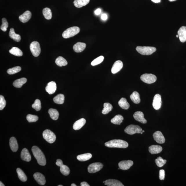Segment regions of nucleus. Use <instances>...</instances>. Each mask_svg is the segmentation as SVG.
I'll use <instances>...</instances> for the list:
<instances>
[{
    "instance_id": "obj_57",
    "label": "nucleus",
    "mask_w": 186,
    "mask_h": 186,
    "mask_svg": "<svg viewBox=\"0 0 186 186\" xmlns=\"http://www.w3.org/2000/svg\"><path fill=\"white\" fill-rule=\"evenodd\" d=\"M142 132H145V131L143 130V131H142Z\"/></svg>"
},
{
    "instance_id": "obj_7",
    "label": "nucleus",
    "mask_w": 186,
    "mask_h": 186,
    "mask_svg": "<svg viewBox=\"0 0 186 186\" xmlns=\"http://www.w3.org/2000/svg\"><path fill=\"white\" fill-rule=\"evenodd\" d=\"M30 49L32 55L35 57L39 55L41 52V47L39 43L34 41L31 43Z\"/></svg>"
},
{
    "instance_id": "obj_20",
    "label": "nucleus",
    "mask_w": 186,
    "mask_h": 186,
    "mask_svg": "<svg viewBox=\"0 0 186 186\" xmlns=\"http://www.w3.org/2000/svg\"><path fill=\"white\" fill-rule=\"evenodd\" d=\"M86 47V45L85 43L78 42L74 45L73 49L76 52H81L85 50Z\"/></svg>"
},
{
    "instance_id": "obj_58",
    "label": "nucleus",
    "mask_w": 186,
    "mask_h": 186,
    "mask_svg": "<svg viewBox=\"0 0 186 186\" xmlns=\"http://www.w3.org/2000/svg\"><path fill=\"white\" fill-rule=\"evenodd\" d=\"M58 186H63V185H58Z\"/></svg>"
},
{
    "instance_id": "obj_32",
    "label": "nucleus",
    "mask_w": 186,
    "mask_h": 186,
    "mask_svg": "<svg viewBox=\"0 0 186 186\" xmlns=\"http://www.w3.org/2000/svg\"><path fill=\"white\" fill-rule=\"evenodd\" d=\"M92 155L90 153L78 155L77 159L79 161H85L90 159L92 158Z\"/></svg>"
},
{
    "instance_id": "obj_6",
    "label": "nucleus",
    "mask_w": 186,
    "mask_h": 186,
    "mask_svg": "<svg viewBox=\"0 0 186 186\" xmlns=\"http://www.w3.org/2000/svg\"><path fill=\"white\" fill-rule=\"evenodd\" d=\"M142 131H143V129L139 126L133 125L128 126L125 130V132L126 133L130 135L140 134Z\"/></svg>"
},
{
    "instance_id": "obj_24",
    "label": "nucleus",
    "mask_w": 186,
    "mask_h": 186,
    "mask_svg": "<svg viewBox=\"0 0 186 186\" xmlns=\"http://www.w3.org/2000/svg\"><path fill=\"white\" fill-rule=\"evenodd\" d=\"M162 147L161 146L158 145H152L149 147V152L151 154H159L162 150Z\"/></svg>"
},
{
    "instance_id": "obj_55",
    "label": "nucleus",
    "mask_w": 186,
    "mask_h": 186,
    "mask_svg": "<svg viewBox=\"0 0 186 186\" xmlns=\"http://www.w3.org/2000/svg\"><path fill=\"white\" fill-rule=\"evenodd\" d=\"M176 37H179V36H178V34H177V35H176Z\"/></svg>"
},
{
    "instance_id": "obj_42",
    "label": "nucleus",
    "mask_w": 186,
    "mask_h": 186,
    "mask_svg": "<svg viewBox=\"0 0 186 186\" xmlns=\"http://www.w3.org/2000/svg\"><path fill=\"white\" fill-rule=\"evenodd\" d=\"M33 108L35 109L36 111H39L41 109V101L39 99L35 100L34 103L32 105Z\"/></svg>"
},
{
    "instance_id": "obj_56",
    "label": "nucleus",
    "mask_w": 186,
    "mask_h": 186,
    "mask_svg": "<svg viewBox=\"0 0 186 186\" xmlns=\"http://www.w3.org/2000/svg\"><path fill=\"white\" fill-rule=\"evenodd\" d=\"M143 132L142 131V132L141 133H140V134H143Z\"/></svg>"
},
{
    "instance_id": "obj_14",
    "label": "nucleus",
    "mask_w": 186,
    "mask_h": 186,
    "mask_svg": "<svg viewBox=\"0 0 186 186\" xmlns=\"http://www.w3.org/2000/svg\"><path fill=\"white\" fill-rule=\"evenodd\" d=\"M34 179L39 185H45L46 180L43 175L39 172L36 173L34 174Z\"/></svg>"
},
{
    "instance_id": "obj_46",
    "label": "nucleus",
    "mask_w": 186,
    "mask_h": 186,
    "mask_svg": "<svg viewBox=\"0 0 186 186\" xmlns=\"http://www.w3.org/2000/svg\"><path fill=\"white\" fill-rule=\"evenodd\" d=\"M6 103L4 97L3 96H0V110H3L6 106Z\"/></svg>"
},
{
    "instance_id": "obj_8",
    "label": "nucleus",
    "mask_w": 186,
    "mask_h": 186,
    "mask_svg": "<svg viewBox=\"0 0 186 186\" xmlns=\"http://www.w3.org/2000/svg\"><path fill=\"white\" fill-rule=\"evenodd\" d=\"M141 81L147 84L154 83L157 80L156 76L152 74H145L142 75L140 77Z\"/></svg>"
},
{
    "instance_id": "obj_35",
    "label": "nucleus",
    "mask_w": 186,
    "mask_h": 186,
    "mask_svg": "<svg viewBox=\"0 0 186 186\" xmlns=\"http://www.w3.org/2000/svg\"><path fill=\"white\" fill-rule=\"evenodd\" d=\"M10 53L14 56H21L23 55V53L19 48L16 47H13L9 51Z\"/></svg>"
},
{
    "instance_id": "obj_5",
    "label": "nucleus",
    "mask_w": 186,
    "mask_h": 186,
    "mask_svg": "<svg viewBox=\"0 0 186 186\" xmlns=\"http://www.w3.org/2000/svg\"><path fill=\"white\" fill-rule=\"evenodd\" d=\"M43 135V138L50 143H52L55 141L56 136L54 132L48 129L44 131Z\"/></svg>"
},
{
    "instance_id": "obj_4",
    "label": "nucleus",
    "mask_w": 186,
    "mask_h": 186,
    "mask_svg": "<svg viewBox=\"0 0 186 186\" xmlns=\"http://www.w3.org/2000/svg\"><path fill=\"white\" fill-rule=\"evenodd\" d=\"M136 49L139 53L143 55H151L156 50L155 47H152L138 46Z\"/></svg>"
},
{
    "instance_id": "obj_50",
    "label": "nucleus",
    "mask_w": 186,
    "mask_h": 186,
    "mask_svg": "<svg viewBox=\"0 0 186 186\" xmlns=\"http://www.w3.org/2000/svg\"><path fill=\"white\" fill-rule=\"evenodd\" d=\"M81 186H90L88 183L86 182H81Z\"/></svg>"
},
{
    "instance_id": "obj_59",
    "label": "nucleus",
    "mask_w": 186,
    "mask_h": 186,
    "mask_svg": "<svg viewBox=\"0 0 186 186\" xmlns=\"http://www.w3.org/2000/svg\"><path fill=\"white\" fill-rule=\"evenodd\" d=\"M103 183H105V181H103Z\"/></svg>"
},
{
    "instance_id": "obj_17",
    "label": "nucleus",
    "mask_w": 186,
    "mask_h": 186,
    "mask_svg": "<svg viewBox=\"0 0 186 186\" xmlns=\"http://www.w3.org/2000/svg\"><path fill=\"white\" fill-rule=\"evenodd\" d=\"M123 63L120 61H116L113 65L112 69V72L113 74H115L119 72L123 68Z\"/></svg>"
},
{
    "instance_id": "obj_37",
    "label": "nucleus",
    "mask_w": 186,
    "mask_h": 186,
    "mask_svg": "<svg viewBox=\"0 0 186 186\" xmlns=\"http://www.w3.org/2000/svg\"><path fill=\"white\" fill-rule=\"evenodd\" d=\"M104 108L102 111V114H106L112 110L113 107L112 105L109 103H105L103 105Z\"/></svg>"
},
{
    "instance_id": "obj_25",
    "label": "nucleus",
    "mask_w": 186,
    "mask_h": 186,
    "mask_svg": "<svg viewBox=\"0 0 186 186\" xmlns=\"http://www.w3.org/2000/svg\"><path fill=\"white\" fill-rule=\"evenodd\" d=\"M105 185L108 186H124L119 180L114 179H108L105 180Z\"/></svg>"
},
{
    "instance_id": "obj_26",
    "label": "nucleus",
    "mask_w": 186,
    "mask_h": 186,
    "mask_svg": "<svg viewBox=\"0 0 186 186\" xmlns=\"http://www.w3.org/2000/svg\"><path fill=\"white\" fill-rule=\"evenodd\" d=\"M9 36L10 38L13 39L14 41L16 42H19L21 41V36L19 34H16L14 32V28H11L9 32Z\"/></svg>"
},
{
    "instance_id": "obj_3",
    "label": "nucleus",
    "mask_w": 186,
    "mask_h": 186,
    "mask_svg": "<svg viewBox=\"0 0 186 186\" xmlns=\"http://www.w3.org/2000/svg\"><path fill=\"white\" fill-rule=\"evenodd\" d=\"M80 31L79 27L76 26L71 27L65 30L62 34V36L65 39L72 37L79 33Z\"/></svg>"
},
{
    "instance_id": "obj_10",
    "label": "nucleus",
    "mask_w": 186,
    "mask_h": 186,
    "mask_svg": "<svg viewBox=\"0 0 186 186\" xmlns=\"http://www.w3.org/2000/svg\"><path fill=\"white\" fill-rule=\"evenodd\" d=\"M56 165L60 167V171L62 174L67 176L70 174V170L69 168L66 165H63L61 160L59 159L56 160Z\"/></svg>"
},
{
    "instance_id": "obj_34",
    "label": "nucleus",
    "mask_w": 186,
    "mask_h": 186,
    "mask_svg": "<svg viewBox=\"0 0 186 186\" xmlns=\"http://www.w3.org/2000/svg\"><path fill=\"white\" fill-rule=\"evenodd\" d=\"M55 63L58 66H65L68 64V62L64 58L61 56L58 57L56 60Z\"/></svg>"
},
{
    "instance_id": "obj_53",
    "label": "nucleus",
    "mask_w": 186,
    "mask_h": 186,
    "mask_svg": "<svg viewBox=\"0 0 186 186\" xmlns=\"http://www.w3.org/2000/svg\"><path fill=\"white\" fill-rule=\"evenodd\" d=\"M71 186H76V185H75V184L73 183L72 184V185H71Z\"/></svg>"
},
{
    "instance_id": "obj_43",
    "label": "nucleus",
    "mask_w": 186,
    "mask_h": 186,
    "mask_svg": "<svg viewBox=\"0 0 186 186\" xmlns=\"http://www.w3.org/2000/svg\"><path fill=\"white\" fill-rule=\"evenodd\" d=\"M104 59V57L103 56H100L94 59L91 63V65L93 66H94V65H99L103 61Z\"/></svg>"
},
{
    "instance_id": "obj_27",
    "label": "nucleus",
    "mask_w": 186,
    "mask_h": 186,
    "mask_svg": "<svg viewBox=\"0 0 186 186\" xmlns=\"http://www.w3.org/2000/svg\"><path fill=\"white\" fill-rule=\"evenodd\" d=\"M90 0H74V6L77 8H80L87 5L89 3Z\"/></svg>"
},
{
    "instance_id": "obj_41",
    "label": "nucleus",
    "mask_w": 186,
    "mask_h": 186,
    "mask_svg": "<svg viewBox=\"0 0 186 186\" xmlns=\"http://www.w3.org/2000/svg\"><path fill=\"white\" fill-rule=\"evenodd\" d=\"M21 67L16 66L8 69L7 71V72L10 74H13L20 72L21 71Z\"/></svg>"
},
{
    "instance_id": "obj_44",
    "label": "nucleus",
    "mask_w": 186,
    "mask_h": 186,
    "mask_svg": "<svg viewBox=\"0 0 186 186\" xmlns=\"http://www.w3.org/2000/svg\"><path fill=\"white\" fill-rule=\"evenodd\" d=\"M26 118L29 123L36 122L38 120L37 116L31 114H28Z\"/></svg>"
},
{
    "instance_id": "obj_49",
    "label": "nucleus",
    "mask_w": 186,
    "mask_h": 186,
    "mask_svg": "<svg viewBox=\"0 0 186 186\" xmlns=\"http://www.w3.org/2000/svg\"><path fill=\"white\" fill-rule=\"evenodd\" d=\"M101 9H100L99 8L97 9L95 11L94 13L95 14H96V15H99L100 14H101Z\"/></svg>"
},
{
    "instance_id": "obj_21",
    "label": "nucleus",
    "mask_w": 186,
    "mask_h": 186,
    "mask_svg": "<svg viewBox=\"0 0 186 186\" xmlns=\"http://www.w3.org/2000/svg\"><path fill=\"white\" fill-rule=\"evenodd\" d=\"M21 158L23 161L30 162L31 160V156L29 151L26 148L23 149L21 153Z\"/></svg>"
},
{
    "instance_id": "obj_47",
    "label": "nucleus",
    "mask_w": 186,
    "mask_h": 186,
    "mask_svg": "<svg viewBox=\"0 0 186 186\" xmlns=\"http://www.w3.org/2000/svg\"><path fill=\"white\" fill-rule=\"evenodd\" d=\"M165 170L161 169L159 171V178L160 180H162L165 179Z\"/></svg>"
},
{
    "instance_id": "obj_52",
    "label": "nucleus",
    "mask_w": 186,
    "mask_h": 186,
    "mask_svg": "<svg viewBox=\"0 0 186 186\" xmlns=\"http://www.w3.org/2000/svg\"><path fill=\"white\" fill-rule=\"evenodd\" d=\"M0 186H5L4 184L2 183V182H0Z\"/></svg>"
},
{
    "instance_id": "obj_22",
    "label": "nucleus",
    "mask_w": 186,
    "mask_h": 186,
    "mask_svg": "<svg viewBox=\"0 0 186 186\" xmlns=\"http://www.w3.org/2000/svg\"><path fill=\"white\" fill-rule=\"evenodd\" d=\"M86 123V120L85 118H81L76 121L73 125V129L75 130H80Z\"/></svg>"
},
{
    "instance_id": "obj_39",
    "label": "nucleus",
    "mask_w": 186,
    "mask_h": 186,
    "mask_svg": "<svg viewBox=\"0 0 186 186\" xmlns=\"http://www.w3.org/2000/svg\"><path fill=\"white\" fill-rule=\"evenodd\" d=\"M43 13L44 17L47 20H50L52 18V12L50 8H45L43 9Z\"/></svg>"
},
{
    "instance_id": "obj_16",
    "label": "nucleus",
    "mask_w": 186,
    "mask_h": 186,
    "mask_svg": "<svg viewBox=\"0 0 186 186\" xmlns=\"http://www.w3.org/2000/svg\"><path fill=\"white\" fill-rule=\"evenodd\" d=\"M133 116L134 119L137 121L143 124L147 123V120L144 118L143 113L140 111H138L135 112Z\"/></svg>"
},
{
    "instance_id": "obj_11",
    "label": "nucleus",
    "mask_w": 186,
    "mask_h": 186,
    "mask_svg": "<svg viewBox=\"0 0 186 186\" xmlns=\"http://www.w3.org/2000/svg\"><path fill=\"white\" fill-rule=\"evenodd\" d=\"M162 105L161 96L157 94L155 95L152 103L153 107L156 110H159L161 108Z\"/></svg>"
},
{
    "instance_id": "obj_1",
    "label": "nucleus",
    "mask_w": 186,
    "mask_h": 186,
    "mask_svg": "<svg viewBox=\"0 0 186 186\" xmlns=\"http://www.w3.org/2000/svg\"><path fill=\"white\" fill-rule=\"evenodd\" d=\"M32 150L34 156L37 160L38 164L41 166L46 165V159L44 154L39 147L34 146L32 147Z\"/></svg>"
},
{
    "instance_id": "obj_19",
    "label": "nucleus",
    "mask_w": 186,
    "mask_h": 186,
    "mask_svg": "<svg viewBox=\"0 0 186 186\" xmlns=\"http://www.w3.org/2000/svg\"><path fill=\"white\" fill-rule=\"evenodd\" d=\"M32 13L30 11L27 10L19 16L20 21L23 23H27L30 19L32 17Z\"/></svg>"
},
{
    "instance_id": "obj_40",
    "label": "nucleus",
    "mask_w": 186,
    "mask_h": 186,
    "mask_svg": "<svg viewBox=\"0 0 186 186\" xmlns=\"http://www.w3.org/2000/svg\"><path fill=\"white\" fill-rule=\"evenodd\" d=\"M155 162L158 167H162L166 163L167 160H164L161 157H158L155 160Z\"/></svg>"
},
{
    "instance_id": "obj_29",
    "label": "nucleus",
    "mask_w": 186,
    "mask_h": 186,
    "mask_svg": "<svg viewBox=\"0 0 186 186\" xmlns=\"http://www.w3.org/2000/svg\"><path fill=\"white\" fill-rule=\"evenodd\" d=\"M27 80L26 78H23L18 79L14 81L13 83V85L14 87L20 88L21 87L23 84L26 83Z\"/></svg>"
},
{
    "instance_id": "obj_12",
    "label": "nucleus",
    "mask_w": 186,
    "mask_h": 186,
    "mask_svg": "<svg viewBox=\"0 0 186 186\" xmlns=\"http://www.w3.org/2000/svg\"><path fill=\"white\" fill-rule=\"evenodd\" d=\"M134 164V162L131 160L123 161L120 162L118 164V167L120 169L126 170L130 168Z\"/></svg>"
},
{
    "instance_id": "obj_9",
    "label": "nucleus",
    "mask_w": 186,
    "mask_h": 186,
    "mask_svg": "<svg viewBox=\"0 0 186 186\" xmlns=\"http://www.w3.org/2000/svg\"><path fill=\"white\" fill-rule=\"evenodd\" d=\"M103 166V164L100 162H96L89 165L87 168V170L89 173L94 174L101 170Z\"/></svg>"
},
{
    "instance_id": "obj_18",
    "label": "nucleus",
    "mask_w": 186,
    "mask_h": 186,
    "mask_svg": "<svg viewBox=\"0 0 186 186\" xmlns=\"http://www.w3.org/2000/svg\"><path fill=\"white\" fill-rule=\"evenodd\" d=\"M178 35L179 36L180 41L182 43L186 41V27L182 26L178 31Z\"/></svg>"
},
{
    "instance_id": "obj_28",
    "label": "nucleus",
    "mask_w": 186,
    "mask_h": 186,
    "mask_svg": "<svg viewBox=\"0 0 186 186\" xmlns=\"http://www.w3.org/2000/svg\"><path fill=\"white\" fill-rule=\"evenodd\" d=\"M118 104L121 108L125 110H127L130 107V105L125 98H121L118 101Z\"/></svg>"
},
{
    "instance_id": "obj_51",
    "label": "nucleus",
    "mask_w": 186,
    "mask_h": 186,
    "mask_svg": "<svg viewBox=\"0 0 186 186\" xmlns=\"http://www.w3.org/2000/svg\"><path fill=\"white\" fill-rule=\"evenodd\" d=\"M154 3H159L161 1V0H151Z\"/></svg>"
},
{
    "instance_id": "obj_54",
    "label": "nucleus",
    "mask_w": 186,
    "mask_h": 186,
    "mask_svg": "<svg viewBox=\"0 0 186 186\" xmlns=\"http://www.w3.org/2000/svg\"><path fill=\"white\" fill-rule=\"evenodd\" d=\"M176 1V0H169V1Z\"/></svg>"
},
{
    "instance_id": "obj_15",
    "label": "nucleus",
    "mask_w": 186,
    "mask_h": 186,
    "mask_svg": "<svg viewBox=\"0 0 186 186\" xmlns=\"http://www.w3.org/2000/svg\"><path fill=\"white\" fill-rule=\"evenodd\" d=\"M56 90V85L55 82L51 81L47 84L45 90L49 94H54Z\"/></svg>"
},
{
    "instance_id": "obj_36",
    "label": "nucleus",
    "mask_w": 186,
    "mask_h": 186,
    "mask_svg": "<svg viewBox=\"0 0 186 186\" xmlns=\"http://www.w3.org/2000/svg\"><path fill=\"white\" fill-rule=\"evenodd\" d=\"M54 103L58 104H62L65 101V96L62 94L57 95L54 98Z\"/></svg>"
},
{
    "instance_id": "obj_31",
    "label": "nucleus",
    "mask_w": 186,
    "mask_h": 186,
    "mask_svg": "<svg viewBox=\"0 0 186 186\" xmlns=\"http://www.w3.org/2000/svg\"><path fill=\"white\" fill-rule=\"evenodd\" d=\"M123 116L121 115L118 114L114 118H112L111 120V122L112 123L115 124V125H120L123 123Z\"/></svg>"
},
{
    "instance_id": "obj_23",
    "label": "nucleus",
    "mask_w": 186,
    "mask_h": 186,
    "mask_svg": "<svg viewBox=\"0 0 186 186\" xmlns=\"http://www.w3.org/2000/svg\"><path fill=\"white\" fill-rule=\"evenodd\" d=\"M10 145L11 149L14 152H17L19 149V145L17 140L14 137H12L10 140Z\"/></svg>"
},
{
    "instance_id": "obj_45",
    "label": "nucleus",
    "mask_w": 186,
    "mask_h": 186,
    "mask_svg": "<svg viewBox=\"0 0 186 186\" xmlns=\"http://www.w3.org/2000/svg\"><path fill=\"white\" fill-rule=\"evenodd\" d=\"M2 24L1 26V30L3 32H6L8 26V23L7 19L5 18H3L2 19Z\"/></svg>"
},
{
    "instance_id": "obj_2",
    "label": "nucleus",
    "mask_w": 186,
    "mask_h": 186,
    "mask_svg": "<svg viewBox=\"0 0 186 186\" xmlns=\"http://www.w3.org/2000/svg\"><path fill=\"white\" fill-rule=\"evenodd\" d=\"M105 146L109 147L126 148L128 147L127 142L121 140H113L105 143Z\"/></svg>"
},
{
    "instance_id": "obj_13",
    "label": "nucleus",
    "mask_w": 186,
    "mask_h": 186,
    "mask_svg": "<svg viewBox=\"0 0 186 186\" xmlns=\"http://www.w3.org/2000/svg\"><path fill=\"white\" fill-rule=\"evenodd\" d=\"M153 137L156 143L163 144L165 143V138L162 132L160 131H157L154 133Z\"/></svg>"
},
{
    "instance_id": "obj_48",
    "label": "nucleus",
    "mask_w": 186,
    "mask_h": 186,
    "mask_svg": "<svg viewBox=\"0 0 186 186\" xmlns=\"http://www.w3.org/2000/svg\"><path fill=\"white\" fill-rule=\"evenodd\" d=\"M101 19L103 21H106L107 19V14H102Z\"/></svg>"
},
{
    "instance_id": "obj_38",
    "label": "nucleus",
    "mask_w": 186,
    "mask_h": 186,
    "mask_svg": "<svg viewBox=\"0 0 186 186\" xmlns=\"http://www.w3.org/2000/svg\"><path fill=\"white\" fill-rule=\"evenodd\" d=\"M16 171L19 179L22 182L26 181L27 179V177L23 171L19 168L16 169Z\"/></svg>"
},
{
    "instance_id": "obj_30",
    "label": "nucleus",
    "mask_w": 186,
    "mask_h": 186,
    "mask_svg": "<svg viewBox=\"0 0 186 186\" xmlns=\"http://www.w3.org/2000/svg\"><path fill=\"white\" fill-rule=\"evenodd\" d=\"M130 98L133 103L135 104H138L140 103L141 99L140 97V95L137 92H133L130 96Z\"/></svg>"
},
{
    "instance_id": "obj_33",
    "label": "nucleus",
    "mask_w": 186,
    "mask_h": 186,
    "mask_svg": "<svg viewBox=\"0 0 186 186\" xmlns=\"http://www.w3.org/2000/svg\"><path fill=\"white\" fill-rule=\"evenodd\" d=\"M48 113L50 115V118L52 119L56 120L58 119L59 116V113L56 109H50L49 110Z\"/></svg>"
}]
</instances>
